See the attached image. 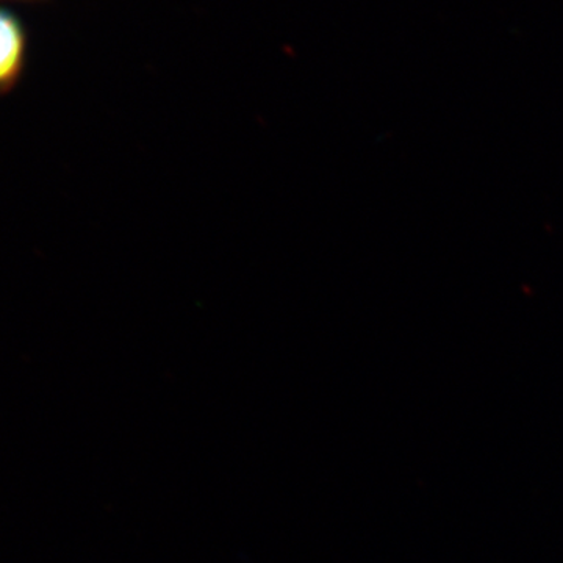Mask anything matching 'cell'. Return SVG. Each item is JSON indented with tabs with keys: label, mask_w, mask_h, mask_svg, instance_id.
Returning a JSON list of instances; mask_svg holds the SVG:
<instances>
[{
	"label": "cell",
	"mask_w": 563,
	"mask_h": 563,
	"mask_svg": "<svg viewBox=\"0 0 563 563\" xmlns=\"http://www.w3.org/2000/svg\"><path fill=\"white\" fill-rule=\"evenodd\" d=\"M27 62V35L16 14L0 7V96L13 91Z\"/></svg>",
	"instance_id": "1"
}]
</instances>
